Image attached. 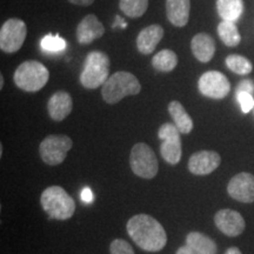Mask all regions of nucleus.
Returning <instances> with one entry per match:
<instances>
[{
    "label": "nucleus",
    "instance_id": "nucleus-14",
    "mask_svg": "<svg viewBox=\"0 0 254 254\" xmlns=\"http://www.w3.org/2000/svg\"><path fill=\"white\" fill-rule=\"evenodd\" d=\"M105 26L94 14L82 18L77 27V40L80 45H88L104 36Z\"/></svg>",
    "mask_w": 254,
    "mask_h": 254
},
{
    "label": "nucleus",
    "instance_id": "nucleus-31",
    "mask_svg": "<svg viewBox=\"0 0 254 254\" xmlns=\"http://www.w3.org/2000/svg\"><path fill=\"white\" fill-rule=\"evenodd\" d=\"M67 1L78 6H90L93 4L94 0H67Z\"/></svg>",
    "mask_w": 254,
    "mask_h": 254
},
{
    "label": "nucleus",
    "instance_id": "nucleus-10",
    "mask_svg": "<svg viewBox=\"0 0 254 254\" xmlns=\"http://www.w3.org/2000/svg\"><path fill=\"white\" fill-rule=\"evenodd\" d=\"M198 87L200 93L212 99H222L231 91L228 79L218 71L205 72L199 78Z\"/></svg>",
    "mask_w": 254,
    "mask_h": 254
},
{
    "label": "nucleus",
    "instance_id": "nucleus-18",
    "mask_svg": "<svg viewBox=\"0 0 254 254\" xmlns=\"http://www.w3.org/2000/svg\"><path fill=\"white\" fill-rule=\"evenodd\" d=\"M190 50L199 62L208 63L214 57L215 41L207 33H198L190 41Z\"/></svg>",
    "mask_w": 254,
    "mask_h": 254
},
{
    "label": "nucleus",
    "instance_id": "nucleus-3",
    "mask_svg": "<svg viewBox=\"0 0 254 254\" xmlns=\"http://www.w3.org/2000/svg\"><path fill=\"white\" fill-rule=\"evenodd\" d=\"M40 204L51 219L67 220L75 212V202L60 186H50L41 193Z\"/></svg>",
    "mask_w": 254,
    "mask_h": 254
},
{
    "label": "nucleus",
    "instance_id": "nucleus-25",
    "mask_svg": "<svg viewBox=\"0 0 254 254\" xmlns=\"http://www.w3.org/2000/svg\"><path fill=\"white\" fill-rule=\"evenodd\" d=\"M225 63H226L227 67L230 68L232 72L236 73V74L246 75L250 74L253 69L252 63H251L247 58H245V57L239 55L228 56L226 60H225Z\"/></svg>",
    "mask_w": 254,
    "mask_h": 254
},
{
    "label": "nucleus",
    "instance_id": "nucleus-16",
    "mask_svg": "<svg viewBox=\"0 0 254 254\" xmlns=\"http://www.w3.org/2000/svg\"><path fill=\"white\" fill-rule=\"evenodd\" d=\"M164 37V28L160 25L154 24L145 27L140 31L136 38V47L142 55L147 56L153 53L155 47L160 43Z\"/></svg>",
    "mask_w": 254,
    "mask_h": 254
},
{
    "label": "nucleus",
    "instance_id": "nucleus-20",
    "mask_svg": "<svg viewBox=\"0 0 254 254\" xmlns=\"http://www.w3.org/2000/svg\"><path fill=\"white\" fill-rule=\"evenodd\" d=\"M168 112L172 117L174 125L179 129L182 134H189L193 129V120L190 117V114L186 112L184 106L179 101L173 100L168 104Z\"/></svg>",
    "mask_w": 254,
    "mask_h": 254
},
{
    "label": "nucleus",
    "instance_id": "nucleus-9",
    "mask_svg": "<svg viewBox=\"0 0 254 254\" xmlns=\"http://www.w3.org/2000/svg\"><path fill=\"white\" fill-rule=\"evenodd\" d=\"M27 27L24 20L11 18L0 28V49L5 53H15L24 45Z\"/></svg>",
    "mask_w": 254,
    "mask_h": 254
},
{
    "label": "nucleus",
    "instance_id": "nucleus-32",
    "mask_svg": "<svg viewBox=\"0 0 254 254\" xmlns=\"http://www.w3.org/2000/svg\"><path fill=\"white\" fill-rule=\"evenodd\" d=\"M176 254H194V252H193V251L190 250L189 246L185 245V246L180 247V249L177 251Z\"/></svg>",
    "mask_w": 254,
    "mask_h": 254
},
{
    "label": "nucleus",
    "instance_id": "nucleus-13",
    "mask_svg": "<svg viewBox=\"0 0 254 254\" xmlns=\"http://www.w3.org/2000/svg\"><path fill=\"white\" fill-rule=\"evenodd\" d=\"M221 163V157L214 151H199L190 155L189 170L195 176H207L214 172Z\"/></svg>",
    "mask_w": 254,
    "mask_h": 254
},
{
    "label": "nucleus",
    "instance_id": "nucleus-11",
    "mask_svg": "<svg viewBox=\"0 0 254 254\" xmlns=\"http://www.w3.org/2000/svg\"><path fill=\"white\" fill-rule=\"evenodd\" d=\"M227 192L231 198L244 204L254 201V176L243 172L234 176L227 185Z\"/></svg>",
    "mask_w": 254,
    "mask_h": 254
},
{
    "label": "nucleus",
    "instance_id": "nucleus-7",
    "mask_svg": "<svg viewBox=\"0 0 254 254\" xmlns=\"http://www.w3.org/2000/svg\"><path fill=\"white\" fill-rule=\"evenodd\" d=\"M73 146L72 139L65 134H52L40 142L39 153L44 163L50 166L62 164Z\"/></svg>",
    "mask_w": 254,
    "mask_h": 254
},
{
    "label": "nucleus",
    "instance_id": "nucleus-4",
    "mask_svg": "<svg viewBox=\"0 0 254 254\" xmlns=\"http://www.w3.org/2000/svg\"><path fill=\"white\" fill-rule=\"evenodd\" d=\"M109 56L100 51H92L86 57L84 68L80 73V84L88 90H94L106 82L110 78Z\"/></svg>",
    "mask_w": 254,
    "mask_h": 254
},
{
    "label": "nucleus",
    "instance_id": "nucleus-5",
    "mask_svg": "<svg viewBox=\"0 0 254 254\" xmlns=\"http://www.w3.org/2000/svg\"><path fill=\"white\" fill-rule=\"evenodd\" d=\"M49 79V69L37 60H27L20 64L13 74L14 84L20 90L31 93L40 91L47 84Z\"/></svg>",
    "mask_w": 254,
    "mask_h": 254
},
{
    "label": "nucleus",
    "instance_id": "nucleus-26",
    "mask_svg": "<svg viewBox=\"0 0 254 254\" xmlns=\"http://www.w3.org/2000/svg\"><path fill=\"white\" fill-rule=\"evenodd\" d=\"M65 40L57 36H52V34H49V36H46L41 40V47H43V50L49 51V52H59V51H63L65 49Z\"/></svg>",
    "mask_w": 254,
    "mask_h": 254
},
{
    "label": "nucleus",
    "instance_id": "nucleus-6",
    "mask_svg": "<svg viewBox=\"0 0 254 254\" xmlns=\"http://www.w3.org/2000/svg\"><path fill=\"white\" fill-rule=\"evenodd\" d=\"M129 165L133 173L142 179H153L158 174L159 164L154 151L145 142H138L132 147Z\"/></svg>",
    "mask_w": 254,
    "mask_h": 254
},
{
    "label": "nucleus",
    "instance_id": "nucleus-17",
    "mask_svg": "<svg viewBox=\"0 0 254 254\" xmlns=\"http://www.w3.org/2000/svg\"><path fill=\"white\" fill-rule=\"evenodd\" d=\"M190 0H166V14L176 27H184L189 23Z\"/></svg>",
    "mask_w": 254,
    "mask_h": 254
},
{
    "label": "nucleus",
    "instance_id": "nucleus-21",
    "mask_svg": "<svg viewBox=\"0 0 254 254\" xmlns=\"http://www.w3.org/2000/svg\"><path fill=\"white\" fill-rule=\"evenodd\" d=\"M218 14L222 20L236 23L244 11L243 0H217Z\"/></svg>",
    "mask_w": 254,
    "mask_h": 254
},
{
    "label": "nucleus",
    "instance_id": "nucleus-12",
    "mask_svg": "<svg viewBox=\"0 0 254 254\" xmlns=\"http://www.w3.org/2000/svg\"><path fill=\"white\" fill-rule=\"evenodd\" d=\"M214 222L219 230L227 237L240 236L246 226L243 215L230 208H224L217 212L214 215Z\"/></svg>",
    "mask_w": 254,
    "mask_h": 254
},
{
    "label": "nucleus",
    "instance_id": "nucleus-24",
    "mask_svg": "<svg viewBox=\"0 0 254 254\" xmlns=\"http://www.w3.org/2000/svg\"><path fill=\"white\" fill-rule=\"evenodd\" d=\"M119 7L128 18H140L148 7V0H120Z\"/></svg>",
    "mask_w": 254,
    "mask_h": 254
},
{
    "label": "nucleus",
    "instance_id": "nucleus-15",
    "mask_svg": "<svg viewBox=\"0 0 254 254\" xmlns=\"http://www.w3.org/2000/svg\"><path fill=\"white\" fill-rule=\"evenodd\" d=\"M73 109L72 97L66 91L56 92L47 103V110L51 119L55 122H63L69 116Z\"/></svg>",
    "mask_w": 254,
    "mask_h": 254
},
{
    "label": "nucleus",
    "instance_id": "nucleus-19",
    "mask_svg": "<svg viewBox=\"0 0 254 254\" xmlns=\"http://www.w3.org/2000/svg\"><path fill=\"white\" fill-rule=\"evenodd\" d=\"M186 245L194 254H217V245L211 238L200 232H190L186 237Z\"/></svg>",
    "mask_w": 254,
    "mask_h": 254
},
{
    "label": "nucleus",
    "instance_id": "nucleus-8",
    "mask_svg": "<svg viewBox=\"0 0 254 254\" xmlns=\"http://www.w3.org/2000/svg\"><path fill=\"white\" fill-rule=\"evenodd\" d=\"M179 129L174 124L165 123L159 127L158 136L161 140L160 153L166 163L177 165L182 160V139Z\"/></svg>",
    "mask_w": 254,
    "mask_h": 254
},
{
    "label": "nucleus",
    "instance_id": "nucleus-33",
    "mask_svg": "<svg viewBox=\"0 0 254 254\" xmlns=\"http://www.w3.org/2000/svg\"><path fill=\"white\" fill-rule=\"evenodd\" d=\"M225 254H243V253H241V251L238 249V247H230V249L225 252Z\"/></svg>",
    "mask_w": 254,
    "mask_h": 254
},
{
    "label": "nucleus",
    "instance_id": "nucleus-28",
    "mask_svg": "<svg viewBox=\"0 0 254 254\" xmlns=\"http://www.w3.org/2000/svg\"><path fill=\"white\" fill-rule=\"evenodd\" d=\"M238 101H239L241 110L244 113H249L254 106V99L252 94L246 93V92H238L237 93Z\"/></svg>",
    "mask_w": 254,
    "mask_h": 254
},
{
    "label": "nucleus",
    "instance_id": "nucleus-29",
    "mask_svg": "<svg viewBox=\"0 0 254 254\" xmlns=\"http://www.w3.org/2000/svg\"><path fill=\"white\" fill-rule=\"evenodd\" d=\"M238 92H246V93L253 94L254 93V82L250 79H246V80H243L238 85L237 93Z\"/></svg>",
    "mask_w": 254,
    "mask_h": 254
},
{
    "label": "nucleus",
    "instance_id": "nucleus-2",
    "mask_svg": "<svg viewBox=\"0 0 254 254\" xmlns=\"http://www.w3.org/2000/svg\"><path fill=\"white\" fill-rule=\"evenodd\" d=\"M141 85L138 78L129 72L120 71L110 75L101 86V95L105 103L113 105L128 95L140 93Z\"/></svg>",
    "mask_w": 254,
    "mask_h": 254
},
{
    "label": "nucleus",
    "instance_id": "nucleus-27",
    "mask_svg": "<svg viewBox=\"0 0 254 254\" xmlns=\"http://www.w3.org/2000/svg\"><path fill=\"white\" fill-rule=\"evenodd\" d=\"M111 254H135L133 247L124 239H116L111 243Z\"/></svg>",
    "mask_w": 254,
    "mask_h": 254
},
{
    "label": "nucleus",
    "instance_id": "nucleus-1",
    "mask_svg": "<svg viewBox=\"0 0 254 254\" xmlns=\"http://www.w3.org/2000/svg\"><path fill=\"white\" fill-rule=\"evenodd\" d=\"M126 230L135 245L146 252H159L167 244V236L164 227L148 214L133 215L127 221Z\"/></svg>",
    "mask_w": 254,
    "mask_h": 254
},
{
    "label": "nucleus",
    "instance_id": "nucleus-30",
    "mask_svg": "<svg viewBox=\"0 0 254 254\" xmlns=\"http://www.w3.org/2000/svg\"><path fill=\"white\" fill-rule=\"evenodd\" d=\"M81 200L84 202H91L93 200V194H92L90 189H84L81 192Z\"/></svg>",
    "mask_w": 254,
    "mask_h": 254
},
{
    "label": "nucleus",
    "instance_id": "nucleus-22",
    "mask_svg": "<svg viewBox=\"0 0 254 254\" xmlns=\"http://www.w3.org/2000/svg\"><path fill=\"white\" fill-rule=\"evenodd\" d=\"M218 34L225 45L228 47H236L240 44L241 37L236 23L233 21L222 20L218 25Z\"/></svg>",
    "mask_w": 254,
    "mask_h": 254
},
{
    "label": "nucleus",
    "instance_id": "nucleus-23",
    "mask_svg": "<svg viewBox=\"0 0 254 254\" xmlns=\"http://www.w3.org/2000/svg\"><path fill=\"white\" fill-rule=\"evenodd\" d=\"M178 57L173 51L163 50L152 58V66L159 72H171L177 67Z\"/></svg>",
    "mask_w": 254,
    "mask_h": 254
},
{
    "label": "nucleus",
    "instance_id": "nucleus-34",
    "mask_svg": "<svg viewBox=\"0 0 254 254\" xmlns=\"http://www.w3.org/2000/svg\"><path fill=\"white\" fill-rule=\"evenodd\" d=\"M4 86V77H2V74L0 75V88H2Z\"/></svg>",
    "mask_w": 254,
    "mask_h": 254
}]
</instances>
